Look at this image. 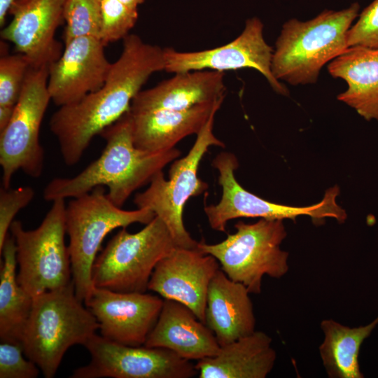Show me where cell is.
Segmentation results:
<instances>
[{
    "label": "cell",
    "mask_w": 378,
    "mask_h": 378,
    "mask_svg": "<svg viewBox=\"0 0 378 378\" xmlns=\"http://www.w3.org/2000/svg\"><path fill=\"white\" fill-rule=\"evenodd\" d=\"M164 70V50L138 35L123 39L122 52L112 63L104 84L80 100L60 106L50 120L64 162L78 163L92 139L126 113L150 76Z\"/></svg>",
    "instance_id": "obj_1"
},
{
    "label": "cell",
    "mask_w": 378,
    "mask_h": 378,
    "mask_svg": "<svg viewBox=\"0 0 378 378\" xmlns=\"http://www.w3.org/2000/svg\"><path fill=\"white\" fill-rule=\"evenodd\" d=\"M100 135L106 143L101 155L75 176L52 179L43 190L46 201L77 197L105 186L109 199L122 207L136 190L181 155L175 147L163 151L136 147L129 111Z\"/></svg>",
    "instance_id": "obj_2"
},
{
    "label": "cell",
    "mask_w": 378,
    "mask_h": 378,
    "mask_svg": "<svg viewBox=\"0 0 378 378\" xmlns=\"http://www.w3.org/2000/svg\"><path fill=\"white\" fill-rule=\"evenodd\" d=\"M359 9L354 3L340 10H326L307 21H286L273 52L274 76L293 85L315 83L323 66L348 48L346 34Z\"/></svg>",
    "instance_id": "obj_3"
},
{
    "label": "cell",
    "mask_w": 378,
    "mask_h": 378,
    "mask_svg": "<svg viewBox=\"0 0 378 378\" xmlns=\"http://www.w3.org/2000/svg\"><path fill=\"white\" fill-rule=\"evenodd\" d=\"M75 293L73 281L67 286L33 298L22 344L24 356L52 378L66 351L83 344L96 333L99 324Z\"/></svg>",
    "instance_id": "obj_4"
},
{
    "label": "cell",
    "mask_w": 378,
    "mask_h": 378,
    "mask_svg": "<svg viewBox=\"0 0 378 378\" xmlns=\"http://www.w3.org/2000/svg\"><path fill=\"white\" fill-rule=\"evenodd\" d=\"M155 217L148 208L127 211L115 205L103 186L73 198L66 206V229L72 280L77 298L84 302L94 286L92 270L106 236L118 227L139 223L148 224Z\"/></svg>",
    "instance_id": "obj_5"
},
{
    "label": "cell",
    "mask_w": 378,
    "mask_h": 378,
    "mask_svg": "<svg viewBox=\"0 0 378 378\" xmlns=\"http://www.w3.org/2000/svg\"><path fill=\"white\" fill-rule=\"evenodd\" d=\"M283 220H240L234 225V233L217 244L199 242L197 249L214 256L220 270L250 293H260L263 276L279 279L288 271V253L280 247L287 235Z\"/></svg>",
    "instance_id": "obj_6"
},
{
    "label": "cell",
    "mask_w": 378,
    "mask_h": 378,
    "mask_svg": "<svg viewBox=\"0 0 378 378\" xmlns=\"http://www.w3.org/2000/svg\"><path fill=\"white\" fill-rule=\"evenodd\" d=\"M176 244L158 216L140 231L122 227L97 257L92 270L94 287L121 293H145L158 262Z\"/></svg>",
    "instance_id": "obj_7"
},
{
    "label": "cell",
    "mask_w": 378,
    "mask_h": 378,
    "mask_svg": "<svg viewBox=\"0 0 378 378\" xmlns=\"http://www.w3.org/2000/svg\"><path fill=\"white\" fill-rule=\"evenodd\" d=\"M64 200L52 201L37 228L26 230L19 220H14L10 227L17 247V279L32 298L64 287L73 281L69 248L65 244Z\"/></svg>",
    "instance_id": "obj_8"
},
{
    "label": "cell",
    "mask_w": 378,
    "mask_h": 378,
    "mask_svg": "<svg viewBox=\"0 0 378 378\" xmlns=\"http://www.w3.org/2000/svg\"><path fill=\"white\" fill-rule=\"evenodd\" d=\"M216 108L197 134L196 140L188 154L174 160L166 180L162 171L156 174L148 188L136 194L134 203L137 208H148L169 229L178 247L197 249L198 243L185 227L183 214L186 202L201 195L208 184L197 176L200 162L211 146L225 147L213 132Z\"/></svg>",
    "instance_id": "obj_9"
},
{
    "label": "cell",
    "mask_w": 378,
    "mask_h": 378,
    "mask_svg": "<svg viewBox=\"0 0 378 378\" xmlns=\"http://www.w3.org/2000/svg\"><path fill=\"white\" fill-rule=\"evenodd\" d=\"M212 166L218 173V183L222 195L218 203L206 205L204 208L209 226L218 232H225L227 222L239 218H260L267 220L291 219L298 216H309L313 223L320 225L324 219L331 218L342 223L347 218L346 211L337 202L340 194L337 186L328 188L323 199L307 206H294L274 203L248 192L237 181L234 172L238 160L229 152L218 154Z\"/></svg>",
    "instance_id": "obj_10"
},
{
    "label": "cell",
    "mask_w": 378,
    "mask_h": 378,
    "mask_svg": "<svg viewBox=\"0 0 378 378\" xmlns=\"http://www.w3.org/2000/svg\"><path fill=\"white\" fill-rule=\"evenodd\" d=\"M48 66L30 67L12 117L0 132V164L2 186L10 188L13 175L21 169L37 178L44 167V150L39 132L50 96Z\"/></svg>",
    "instance_id": "obj_11"
},
{
    "label": "cell",
    "mask_w": 378,
    "mask_h": 378,
    "mask_svg": "<svg viewBox=\"0 0 378 378\" xmlns=\"http://www.w3.org/2000/svg\"><path fill=\"white\" fill-rule=\"evenodd\" d=\"M83 346L91 360L76 369L72 378H191L198 374L191 360L167 349L125 345L96 333Z\"/></svg>",
    "instance_id": "obj_12"
},
{
    "label": "cell",
    "mask_w": 378,
    "mask_h": 378,
    "mask_svg": "<svg viewBox=\"0 0 378 378\" xmlns=\"http://www.w3.org/2000/svg\"><path fill=\"white\" fill-rule=\"evenodd\" d=\"M263 28L262 21L253 17L246 21L242 32L235 39L222 46L194 52L164 48V71L174 74L201 70L223 72L252 68L264 76L274 92L287 96L288 90L272 72L274 50L265 40Z\"/></svg>",
    "instance_id": "obj_13"
},
{
    "label": "cell",
    "mask_w": 378,
    "mask_h": 378,
    "mask_svg": "<svg viewBox=\"0 0 378 378\" xmlns=\"http://www.w3.org/2000/svg\"><path fill=\"white\" fill-rule=\"evenodd\" d=\"M163 301L146 292L121 293L94 286L84 302L95 317L102 337L136 346L144 345Z\"/></svg>",
    "instance_id": "obj_14"
},
{
    "label": "cell",
    "mask_w": 378,
    "mask_h": 378,
    "mask_svg": "<svg viewBox=\"0 0 378 378\" xmlns=\"http://www.w3.org/2000/svg\"><path fill=\"white\" fill-rule=\"evenodd\" d=\"M65 1L15 0L11 5L12 20L1 36L13 43L31 67L49 66L61 56L62 47L55 32L64 22Z\"/></svg>",
    "instance_id": "obj_15"
},
{
    "label": "cell",
    "mask_w": 378,
    "mask_h": 378,
    "mask_svg": "<svg viewBox=\"0 0 378 378\" xmlns=\"http://www.w3.org/2000/svg\"><path fill=\"white\" fill-rule=\"evenodd\" d=\"M219 269L211 255L176 246L156 265L148 290L185 304L204 323L209 286Z\"/></svg>",
    "instance_id": "obj_16"
},
{
    "label": "cell",
    "mask_w": 378,
    "mask_h": 378,
    "mask_svg": "<svg viewBox=\"0 0 378 378\" xmlns=\"http://www.w3.org/2000/svg\"><path fill=\"white\" fill-rule=\"evenodd\" d=\"M105 46L100 38L91 36L64 45L61 56L48 68V90L56 106L76 102L104 84L112 64Z\"/></svg>",
    "instance_id": "obj_17"
},
{
    "label": "cell",
    "mask_w": 378,
    "mask_h": 378,
    "mask_svg": "<svg viewBox=\"0 0 378 378\" xmlns=\"http://www.w3.org/2000/svg\"><path fill=\"white\" fill-rule=\"evenodd\" d=\"M225 90L223 72L201 70L177 73L151 88L139 91L129 111L187 110L225 97Z\"/></svg>",
    "instance_id": "obj_18"
},
{
    "label": "cell",
    "mask_w": 378,
    "mask_h": 378,
    "mask_svg": "<svg viewBox=\"0 0 378 378\" xmlns=\"http://www.w3.org/2000/svg\"><path fill=\"white\" fill-rule=\"evenodd\" d=\"M144 345L171 350L189 360L214 356L220 348L212 331L190 308L167 299Z\"/></svg>",
    "instance_id": "obj_19"
},
{
    "label": "cell",
    "mask_w": 378,
    "mask_h": 378,
    "mask_svg": "<svg viewBox=\"0 0 378 378\" xmlns=\"http://www.w3.org/2000/svg\"><path fill=\"white\" fill-rule=\"evenodd\" d=\"M249 291L230 279L220 268L208 288L204 323L220 346L255 331V318Z\"/></svg>",
    "instance_id": "obj_20"
},
{
    "label": "cell",
    "mask_w": 378,
    "mask_h": 378,
    "mask_svg": "<svg viewBox=\"0 0 378 378\" xmlns=\"http://www.w3.org/2000/svg\"><path fill=\"white\" fill-rule=\"evenodd\" d=\"M223 99L222 97L183 111L159 110L139 113L129 111L135 146L149 151L174 148L187 136L197 135L214 110L220 107Z\"/></svg>",
    "instance_id": "obj_21"
},
{
    "label": "cell",
    "mask_w": 378,
    "mask_h": 378,
    "mask_svg": "<svg viewBox=\"0 0 378 378\" xmlns=\"http://www.w3.org/2000/svg\"><path fill=\"white\" fill-rule=\"evenodd\" d=\"M262 331L222 346L214 356L195 365L200 378H265L273 369L276 351Z\"/></svg>",
    "instance_id": "obj_22"
},
{
    "label": "cell",
    "mask_w": 378,
    "mask_h": 378,
    "mask_svg": "<svg viewBox=\"0 0 378 378\" xmlns=\"http://www.w3.org/2000/svg\"><path fill=\"white\" fill-rule=\"evenodd\" d=\"M328 71L347 84L337 95L339 101L366 120H378V49L348 48L330 62Z\"/></svg>",
    "instance_id": "obj_23"
},
{
    "label": "cell",
    "mask_w": 378,
    "mask_h": 378,
    "mask_svg": "<svg viewBox=\"0 0 378 378\" xmlns=\"http://www.w3.org/2000/svg\"><path fill=\"white\" fill-rule=\"evenodd\" d=\"M0 253V340L22 345L33 298L18 281L17 247L11 235L8 234Z\"/></svg>",
    "instance_id": "obj_24"
},
{
    "label": "cell",
    "mask_w": 378,
    "mask_h": 378,
    "mask_svg": "<svg viewBox=\"0 0 378 378\" xmlns=\"http://www.w3.org/2000/svg\"><path fill=\"white\" fill-rule=\"evenodd\" d=\"M378 324V317L365 326L349 328L332 319H324V339L319 346L323 366L330 378H363L358 355L363 341Z\"/></svg>",
    "instance_id": "obj_25"
},
{
    "label": "cell",
    "mask_w": 378,
    "mask_h": 378,
    "mask_svg": "<svg viewBox=\"0 0 378 378\" xmlns=\"http://www.w3.org/2000/svg\"><path fill=\"white\" fill-rule=\"evenodd\" d=\"M63 42L84 36L100 37L101 0H66L63 13Z\"/></svg>",
    "instance_id": "obj_26"
},
{
    "label": "cell",
    "mask_w": 378,
    "mask_h": 378,
    "mask_svg": "<svg viewBox=\"0 0 378 378\" xmlns=\"http://www.w3.org/2000/svg\"><path fill=\"white\" fill-rule=\"evenodd\" d=\"M139 13L118 0H101V32L99 38L106 46L124 39L135 25Z\"/></svg>",
    "instance_id": "obj_27"
},
{
    "label": "cell",
    "mask_w": 378,
    "mask_h": 378,
    "mask_svg": "<svg viewBox=\"0 0 378 378\" xmlns=\"http://www.w3.org/2000/svg\"><path fill=\"white\" fill-rule=\"evenodd\" d=\"M31 67L22 54L4 55L0 59V106L14 108Z\"/></svg>",
    "instance_id": "obj_28"
},
{
    "label": "cell",
    "mask_w": 378,
    "mask_h": 378,
    "mask_svg": "<svg viewBox=\"0 0 378 378\" xmlns=\"http://www.w3.org/2000/svg\"><path fill=\"white\" fill-rule=\"evenodd\" d=\"M21 344L1 342L0 378H36L39 368L32 360L23 356Z\"/></svg>",
    "instance_id": "obj_29"
},
{
    "label": "cell",
    "mask_w": 378,
    "mask_h": 378,
    "mask_svg": "<svg viewBox=\"0 0 378 378\" xmlns=\"http://www.w3.org/2000/svg\"><path fill=\"white\" fill-rule=\"evenodd\" d=\"M348 48L378 49V0H374L360 14L346 34Z\"/></svg>",
    "instance_id": "obj_30"
},
{
    "label": "cell",
    "mask_w": 378,
    "mask_h": 378,
    "mask_svg": "<svg viewBox=\"0 0 378 378\" xmlns=\"http://www.w3.org/2000/svg\"><path fill=\"white\" fill-rule=\"evenodd\" d=\"M34 197V190L29 186L0 190V251L8 234L16 214L27 206Z\"/></svg>",
    "instance_id": "obj_31"
},
{
    "label": "cell",
    "mask_w": 378,
    "mask_h": 378,
    "mask_svg": "<svg viewBox=\"0 0 378 378\" xmlns=\"http://www.w3.org/2000/svg\"><path fill=\"white\" fill-rule=\"evenodd\" d=\"M14 108L0 106V132L2 131L9 122Z\"/></svg>",
    "instance_id": "obj_32"
},
{
    "label": "cell",
    "mask_w": 378,
    "mask_h": 378,
    "mask_svg": "<svg viewBox=\"0 0 378 378\" xmlns=\"http://www.w3.org/2000/svg\"><path fill=\"white\" fill-rule=\"evenodd\" d=\"M15 0H0V26L4 27L9 9Z\"/></svg>",
    "instance_id": "obj_33"
},
{
    "label": "cell",
    "mask_w": 378,
    "mask_h": 378,
    "mask_svg": "<svg viewBox=\"0 0 378 378\" xmlns=\"http://www.w3.org/2000/svg\"><path fill=\"white\" fill-rule=\"evenodd\" d=\"M130 8L138 10V7L139 5L143 4L145 0H118Z\"/></svg>",
    "instance_id": "obj_34"
}]
</instances>
